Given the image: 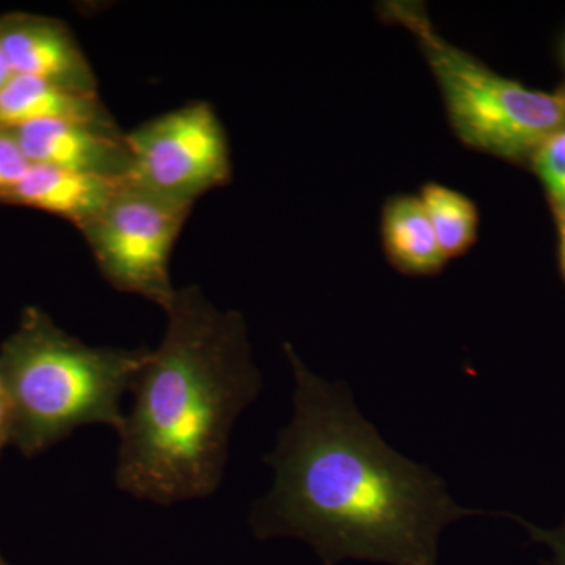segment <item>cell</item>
I'll return each mask as SVG.
<instances>
[{"label":"cell","instance_id":"6da1fadb","mask_svg":"<svg viewBox=\"0 0 565 565\" xmlns=\"http://www.w3.org/2000/svg\"><path fill=\"white\" fill-rule=\"evenodd\" d=\"M285 353L296 381L294 415L264 459L275 481L252 505L256 539H297L322 565H438L446 526L505 516L457 504L444 479L385 444L348 386L311 373L291 344Z\"/></svg>","mask_w":565,"mask_h":565},{"label":"cell","instance_id":"7a4b0ae2","mask_svg":"<svg viewBox=\"0 0 565 565\" xmlns=\"http://www.w3.org/2000/svg\"><path fill=\"white\" fill-rule=\"evenodd\" d=\"M167 329L132 388L118 446L115 486L137 500L172 505L217 492L230 438L258 397L247 326L199 286L177 289Z\"/></svg>","mask_w":565,"mask_h":565},{"label":"cell","instance_id":"3957f363","mask_svg":"<svg viewBox=\"0 0 565 565\" xmlns=\"http://www.w3.org/2000/svg\"><path fill=\"white\" fill-rule=\"evenodd\" d=\"M150 349L85 344L46 311L28 307L0 345V377L9 393L11 446L32 459L79 427L120 433L121 399L131 393Z\"/></svg>","mask_w":565,"mask_h":565},{"label":"cell","instance_id":"277c9868","mask_svg":"<svg viewBox=\"0 0 565 565\" xmlns=\"http://www.w3.org/2000/svg\"><path fill=\"white\" fill-rule=\"evenodd\" d=\"M382 11L385 20L399 22L418 40L452 128L468 147L530 162L542 141L565 125V90H533L494 73L435 31L418 3L388 2Z\"/></svg>","mask_w":565,"mask_h":565},{"label":"cell","instance_id":"5b68a950","mask_svg":"<svg viewBox=\"0 0 565 565\" xmlns=\"http://www.w3.org/2000/svg\"><path fill=\"white\" fill-rule=\"evenodd\" d=\"M192 206L129 180L121 185L102 214L81 230L111 288L167 310L177 294L170 256Z\"/></svg>","mask_w":565,"mask_h":565},{"label":"cell","instance_id":"8992f818","mask_svg":"<svg viewBox=\"0 0 565 565\" xmlns=\"http://www.w3.org/2000/svg\"><path fill=\"white\" fill-rule=\"evenodd\" d=\"M132 156L129 181L195 203L232 178V156L221 118L196 102L126 132Z\"/></svg>","mask_w":565,"mask_h":565},{"label":"cell","instance_id":"52a82bcc","mask_svg":"<svg viewBox=\"0 0 565 565\" xmlns=\"http://www.w3.org/2000/svg\"><path fill=\"white\" fill-rule=\"evenodd\" d=\"M32 166L125 178L132 156L115 122L39 121L9 129Z\"/></svg>","mask_w":565,"mask_h":565},{"label":"cell","instance_id":"ba28073f","mask_svg":"<svg viewBox=\"0 0 565 565\" xmlns=\"http://www.w3.org/2000/svg\"><path fill=\"white\" fill-rule=\"evenodd\" d=\"M0 46L17 76L39 77L71 90L98 93L87 55L54 18L11 13L0 18Z\"/></svg>","mask_w":565,"mask_h":565},{"label":"cell","instance_id":"9c48e42d","mask_svg":"<svg viewBox=\"0 0 565 565\" xmlns=\"http://www.w3.org/2000/svg\"><path fill=\"white\" fill-rule=\"evenodd\" d=\"M126 181L125 178L32 166L2 203L20 204L57 215L73 223L81 232L102 214Z\"/></svg>","mask_w":565,"mask_h":565},{"label":"cell","instance_id":"30bf717a","mask_svg":"<svg viewBox=\"0 0 565 565\" xmlns=\"http://www.w3.org/2000/svg\"><path fill=\"white\" fill-rule=\"evenodd\" d=\"M39 121L115 122L98 93L71 90L54 82L14 74L0 90V128Z\"/></svg>","mask_w":565,"mask_h":565},{"label":"cell","instance_id":"8fae6325","mask_svg":"<svg viewBox=\"0 0 565 565\" xmlns=\"http://www.w3.org/2000/svg\"><path fill=\"white\" fill-rule=\"evenodd\" d=\"M382 237L386 256L399 273L426 277L440 273L448 262L419 196L388 200L382 215Z\"/></svg>","mask_w":565,"mask_h":565},{"label":"cell","instance_id":"7c38bea8","mask_svg":"<svg viewBox=\"0 0 565 565\" xmlns=\"http://www.w3.org/2000/svg\"><path fill=\"white\" fill-rule=\"evenodd\" d=\"M418 196L446 258H456L473 247L479 212L467 195L429 182Z\"/></svg>","mask_w":565,"mask_h":565},{"label":"cell","instance_id":"4fadbf2b","mask_svg":"<svg viewBox=\"0 0 565 565\" xmlns=\"http://www.w3.org/2000/svg\"><path fill=\"white\" fill-rule=\"evenodd\" d=\"M530 166L544 185L557 221L565 218V125L542 141Z\"/></svg>","mask_w":565,"mask_h":565},{"label":"cell","instance_id":"5bb4252c","mask_svg":"<svg viewBox=\"0 0 565 565\" xmlns=\"http://www.w3.org/2000/svg\"><path fill=\"white\" fill-rule=\"evenodd\" d=\"M31 167L13 134L0 128V203L17 188Z\"/></svg>","mask_w":565,"mask_h":565},{"label":"cell","instance_id":"9a60e30c","mask_svg":"<svg viewBox=\"0 0 565 565\" xmlns=\"http://www.w3.org/2000/svg\"><path fill=\"white\" fill-rule=\"evenodd\" d=\"M508 516L520 522V525L525 527L535 544H541L548 548L550 557L545 561L544 565H565V516L563 522L556 527L535 526L533 523L520 519V516L512 514Z\"/></svg>","mask_w":565,"mask_h":565},{"label":"cell","instance_id":"2e32d148","mask_svg":"<svg viewBox=\"0 0 565 565\" xmlns=\"http://www.w3.org/2000/svg\"><path fill=\"white\" fill-rule=\"evenodd\" d=\"M9 445H11V407L9 393L0 377V459H2L3 449Z\"/></svg>","mask_w":565,"mask_h":565},{"label":"cell","instance_id":"e0dca14e","mask_svg":"<svg viewBox=\"0 0 565 565\" xmlns=\"http://www.w3.org/2000/svg\"><path fill=\"white\" fill-rule=\"evenodd\" d=\"M13 71H11L9 62H7L6 54H3L2 46H0V90L6 87L7 82L13 77Z\"/></svg>","mask_w":565,"mask_h":565},{"label":"cell","instance_id":"ac0fdd59","mask_svg":"<svg viewBox=\"0 0 565 565\" xmlns=\"http://www.w3.org/2000/svg\"><path fill=\"white\" fill-rule=\"evenodd\" d=\"M559 223V264H561V273H563V277L565 280V218L563 221H557Z\"/></svg>","mask_w":565,"mask_h":565},{"label":"cell","instance_id":"d6986e66","mask_svg":"<svg viewBox=\"0 0 565 565\" xmlns=\"http://www.w3.org/2000/svg\"><path fill=\"white\" fill-rule=\"evenodd\" d=\"M0 565H10L9 561L3 557L2 552H0Z\"/></svg>","mask_w":565,"mask_h":565}]
</instances>
